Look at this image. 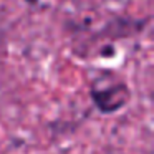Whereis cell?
<instances>
[{
    "label": "cell",
    "instance_id": "1",
    "mask_svg": "<svg viewBox=\"0 0 154 154\" xmlns=\"http://www.w3.org/2000/svg\"><path fill=\"white\" fill-rule=\"evenodd\" d=\"M90 94L94 106L103 114L118 113L131 101L129 86L121 80H113L111 83H104L103 78H98L91 85Z\"/></svg>",
    "mask_w": 154,
    "mask_h": 154
}]
</instances>
